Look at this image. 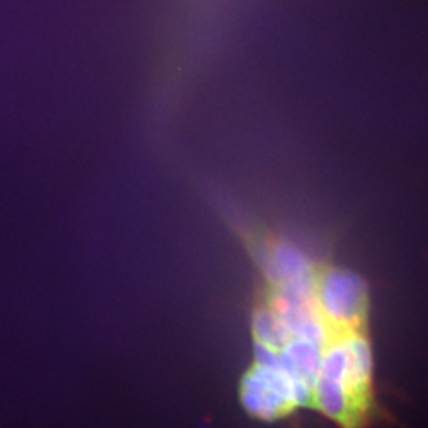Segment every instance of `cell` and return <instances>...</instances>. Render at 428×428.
I'll list each match as a JSON object with an SVG mask.
<instances>
[{
  "label": "cell",
  "instance_id": "obj_1",
  "mask_svg": "<svg viewBox=\"0 0 428 428\" xmlns=\"http://www.w3.org/2000/svg\"><path fill=\"white\" fill-rule=\"evenodd\" d=\"M254 251L261 286L252 315L255 356L241 382L247 412L279 423L306 409L335 428L388 421L365 279L275 233L256 237Z\"/></svg>",
  "mask_w": 428,
  "mask_h": 428
}]
</instances>
